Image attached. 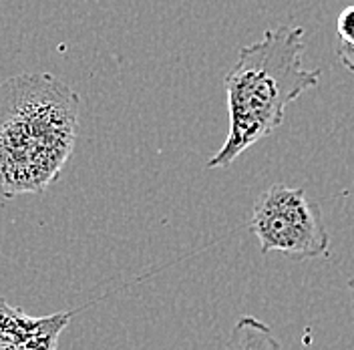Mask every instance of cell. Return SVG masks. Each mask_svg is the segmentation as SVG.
I'll return each instance as SVG.
<instances>
[{
	"instance_id": "cell-1",
	"label": "cell",
	"mask_w": 354,
	"mask_h": 350,
	"mask_svg": "<svg viewBox=\"0 0 354 350\" xmlns=\"http://www.w3.org/2000/svg\"><path fill=\"white\" fill-rule=\"evenodd\" d=\"M79 95L55 75L21 73L0 83V197L39 194L75 149Z\"/></svg>"
},
{
	"instance_id": "cell-2",
	"label": "cell",
	"mask_w": 354,
	"mask_h": 350,
	"mask_svg": "<svg viewBox=\"0 0 354 350\" xmlns=\"http://www.w3.org/2000/svg\"><path fill=\"white\" fill-rule=\"evenodd\" d=\"M304 46V28L282 24L240 48L236 65L223 79L230 131L220 151L207 161L209 169L230 167L284 123L290 103L318 87L322 73L302 66Z\"/></svg>"
},
{
	"instance_id": "cell-3",
	"label": "cell",
	"mask_w": 354,
	"mask_h": 350,
	"mask_svg": "<svg viewBox=\"0 0 354 350\" xmlns=\"http://www.w3.org/2000/svg\"><path fill=\"white\" fill-rule=\"evenodd\" d=\"M250 230L260 241L264 256L282 252L296 262H306L330 254L324 216L304 187L270 185L254 203Z\"/></svg>"
},
{
	"instance_id": "cell-4",
	"label": "cell",
	"mask_w": 354,
	"mask_h": 350,
	"mask_svg": "<svg viewBox=\"0 0 354 350\" xmlns=\"http://www.w3.org/2000/svg\"><path fill=\"white\" fill-rule=\"evenodd\" d=\"M73 312L30 316L0 298V350H57Z\"/></svg>"
},
{
	"instance_id": "cell-5",
	"label": "cell",
	"mask_w": 354,
	"mask_h": 350,
	"mask_svg": "<svg viewBox=\"0 0 354 350\" xmlns=\"http://www.w3.org/2000/svg\"><path fill=\"white\" fill-rule=\"evenodd\" d=\"M225 350H282L278 338L274 336L272 329L254 318V316H242L230 334V340Z\"/></svg>"
},
{
	"instance_id": "cell-6",
	"label": "cell",
	"mask_w": 354,
	"mask_h": 350,
	"mask_svg": "<svg viewBox=\"0 0 354 350\" xmlns=\"http://www.w3.org/2000/svg\"><path fill=\"white\" fill-rule=\"evenodd\" d=\"M336 35H338V41H336V43L354 46V4L353 6H346V8L338 15Z\"/></svg>"
},
{
	"instance_id": "cell-7",
	"label": "cell",
	"mask_w": 354,
	"mask_h": 350,
	"mask_svg": "<svg viewBox=\"0 0 354 350\" xmlns=\"http://www.w3.org/2000/svg\"><path fill=\"white\" fill-rule=\"evenodd\" d=\"M336 53H338V59H340V63L346 66L351 73H354V46L336 43Z\"/></svg>"
},
{
	"instance_id": "cell-8",
	"label": "cell",
	"mask_w": 354,
	"mask_h": 350,
	"mask_svg": "<svg viewBox=\"0 0 354 350\" xmlns=\"http://www.w3.org/2000/svg\"><path fill=\"white\" fill-rule=\"evenodd\" d=\"M348 290H351V298H353V304H354V278L348 280Z\"/></svg>"
}]
</instances>
